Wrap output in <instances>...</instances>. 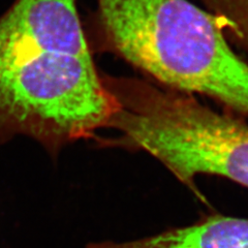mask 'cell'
<instances>
[{
  "mask_svg": "<svg viewBox=\"0 0 248 248\" xmlns=\"http://www.w3.org/2000/svg\"><path fill=\"white\" fill-rule=\"evenodd\" d=\"M116 110L78 0H15L0 16V146L25 136L56 156Z\"/></svg>",
  "mask_w": 248,
  "mask_h": 248,
  "instance_id": "6da1fadb",
  "label": "cell"
},
{
  "mask_svg": "<svg viewBox=\"0 0 248 248\" xmlns=\"http://www.w3.org/2000/svg\"><path fill=\"white\" fill-rule=\"evenodd\" d=\"M213 15L231 45L241 50L248 61V0H200Z\"/></svg>",
  "mask_w": 248,
  "mask_h": 248,
  "instance_id": "277c9868",
  "label": "cell"
},
{
  "mask_svg": "<svg viewBox=\"0 0 248 248\" xmlns=\"http://www.w3.org/2000/svg\"><path fill=\"white\" fill-rule=\"evenodd\" d=\"M85 26V25H84ZM85 31L160 86L210 98L248 119V61L232 50L213 15L188 0H95Z\"/></svg>",
  "mask_w": 248,
  "mask_h": 248,
  "instance_id": "7a4b0ae2",
  "label": "cell"
},
{
  "mask_svg": "<svg viewBox=\"0 0 248 248\" xmlns=\"http://www.w3.org/2000/svg\"><path fill=\"white\" fill-rule=\"evenodd\" d=\"M86 248H248V218L213 214L153 236L125 242H95Z\"/></svg>",
  "mask_w": 248,
  "mask_h": 248,
  "instance_id": "3957f363",
  "label": "cell"
}]
</instances>
